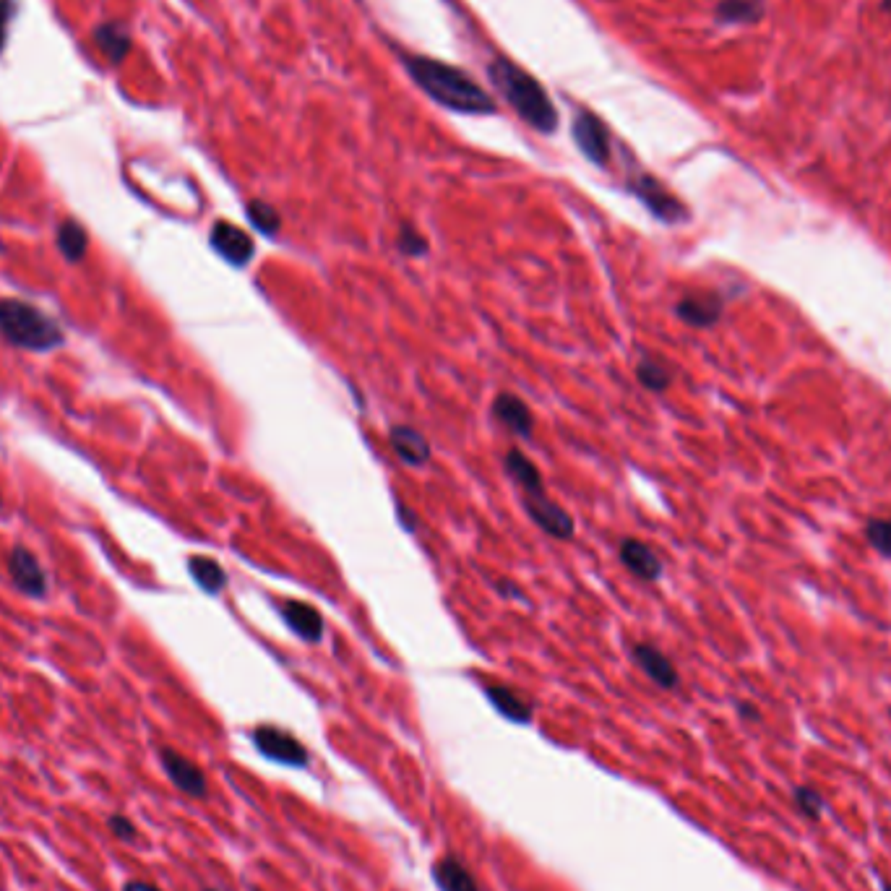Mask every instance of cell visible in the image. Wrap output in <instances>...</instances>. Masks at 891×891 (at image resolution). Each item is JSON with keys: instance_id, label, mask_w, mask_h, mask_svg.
Masks as SVG:
<instances>
[{"instance_id": "cell-1", "label": "cell", "mask_w": 891, "mask_h": 891, "mask_svg": "<svg viewBox=\"0 0 891 891\" xmlns=\"http://www.w3.org/2000/svg\"><path fill=\"white\" fill-rule=\"evenodd\" d=\"M407 68L417 86L449 110L469 115H485L495 110L490 94L459 68L446 66L441 60L420 58V55L407 60Z\"/></svg>"}, {"instance_id": "cell-2", "label": "cell", "mask_w": 891, "mask_h": 891, "mask_svg": "<svg viewBox=\"0 0 891 891\" xmlns=\"http://www.w3.org/2000/svg\"><path fill=\"white\" fill-rule=\"evenodd\" d=\"M490 79L516 113L522 115L524 123L542 133H553L558 128V110L535 76H529L511 60H495L490 63Z\"/></svg>"}, {"instance_id": "cell-3", "label": "cell", "mask_w": 891, "mask_h": 891, "mask_svg": "<svg viewBox=\"0 0 891 891\" xmlns=\"http://www.w3.org/2000/svg\"><path fill=\"white\" fill-rule=\"evenodd\" d=\"M0 337L29 352H50L63 344V329L27 300H0Z\"/></svg>"}, {"instance_id": "cell-4", "label": "cell", "mask_w": 891, "mask_h": 891, "mask_svg": "<svg viewBox=\"0 0 891 891\" xmlns=\"http://www.w3.org/2000/svg\"><path fill=\"white\" fill-rule=\"evenodd\" d=\"M253 746L261 756H266L274 764L303 769L308 764V748L300 743L292 733L274 725H261L253 730Z\"/></svg>"}, {"instance_id": "cell-5", "label": "cell", "mask_w": 891, "mask_h": 891, "mask_svg": "<svg viewBox=\"0 0 891 891\" xmlns=\"http://www.w3.org/2000/svg\"><path fill=\"white\" fill-rule=\"evenodd\" d=\"M628 185H631V191H634V196L639 198L641 204L647 206L654 217L667 222V225H678V222H686L688 219L686 206L680 204L678 198L667 191L660 180L652 178V175H636Z\"/></svg>"}, {"instance_id": "cell-6", "label": "cell", "mask_w": 891, "mask_h": 891, "mask_svg": "<svg viewBox=\"0 0 891 891\" xmlns=\"http://www.w3.org/2000/svg\"><path fill=\"white\" fill-rule=\"evenodd\" d=\"M574 141L581 149V154L594 162V165L605 167L610 162V133L600 118L589 110H579L574 118Z\"/></svg>"}, {"instance_id": "cell-7", "label": "cell", "mask_w": 891, "mask_h": 891, "mask_svg": "<svg viewBox=\"0 0 891 891\" xmlns=\"http://www.w3.org/2000/svg\"><path fill=\"white\" fill-rule=\"evenodd\" d=\"M159 759H162L165 774L170 777L172 785L178 787L180 792H185L188 798H206L209 795L206 774L201 772V766L193 764L191 759H185L183 753L172 751V748H162Z\"/></svg>"}, {"instance_id": "cell-8", "label": "cell", "mask_w": 891, "mask_h": 891, "mask_svg": "<svg viewBox=\"0 0 891 891\" xmlns=\"http://www.w3.org/2000/svg\"><path fill=\"white\" fill-rule=\"evenodd\" d=\"M524 509H527V514L532 516V522H535L545 535L555 537V540H571V537H574V519H571L558 503L550 501L545 493L527 495Z\"/></svg>"}, {"instance_id": "cell-9", "label": "cell", "mask_w": 891, "mask_h": 891, "mask_svg": "<svg viewBox=\"0 0 891 891\" xmlns=\"http://www.w3.org/2000/svg\"><path fill=\"white\" fill-rule=\"evenodd\" d=\"M212 248L232 266H248L253 253H256L251 235L240 230V227L225 222V219L212 227Z\"/></svg>"}, {"instance_id": "cell-10", "label": "cell", "mask_w": 891, "mask_h": 891, "mask_svg": "<svg viewBox=\"0 0 891 891\" xmlns=\"http://www.w3.org/2000/svg\"><path fill=\"white\" fill-rule=\"evenodd\" d=\"M722 297L717 292H691L675 305V313L683 324L693 329H709L722 318Z\"/></svg>"}, {"instance_id": "cell-11", "label": "cell", "mask_w": 891, "mask_h": 891, "mask_svg": "<svg viewBox=\"0 0 891 891\" xmlns=\"http://www.w3.org/2000/svg\"><path fill=\"white\" fill-rule=\"evenodd\" d=\"M8 574H11V581L24 594L42 597L47 592V576L42 571L40 561L27 548H21V545H16L11 550V555H8Z\"/></svg>"}, {"instance_id": "cell-12", "label": "cell", "mask_w": 891, "mask_h": 891, "mask_svg": "<svg viewBox=\"0 0 891 891\" xmlns=\"http://www.w3.org/2000/svg\"><path fill=\"white\" fill-rule=\"evenodd\" d=\"M493 417L503 428L514 433L519 438H532L535 433V420H532V412L524 404V399H519L516 394H498L493 402Z\"/></svg>"}, {"instance_id": "cell-13", "label": "cell", "mask_w": 891, "mask_h": 891, "mask_svg": "<svg viewBox=\"0 0 891 891\" xmlns=\"http://www.w3.org/2000/svg\"><path fill=\"white\" fill-rule=\"evenodd\" d=\"M282 618L284 623L292 628V634H297L303 641H311L318 644L324 639V618L313 605L300 600H284L282 602Z\"/></svg>"}, {"instance_id": "cell-14", "label": "cell", "mask_w": 891, "mask_h": 891, "mask_svg": "<svg viewBox=\"0 0 891 891\" xmlns=\"http://www.w3.org/2000/svg\"><path fill=\"white\" fill-rule=\"evenodd\" d=\"M631 657L641 667V673L647 675L649 680H654L660 688H667V691L678 688V670H675L673 662L667 660L657 647H652V644H636Z\"/></svg>"}, {"instance_id": "cell-15", "label": "cell", "mask_w": 891, "mask_h": 891, "mask_svg": "<svg viewBox=\"0 0 891 891\" xmlns=\"http://www.w3.org/2000/svg\"><path fill=\"white\" fill-rule=\"evenodd\" d=\"M621 563L631 571V574L639 576V579L644 581H657L662 574L660 555L654 553L647 542L634 540V537H628V540L621 542Z\"/></svg>"}, {"instance_id": "cell-16", "label": "cell", "mask_w": 891, "mask_h": 891, "mask_svg": "<svg viewBox=\"0 0 891 891\" xmlns=\"http://www.w3.org/2000/svg\"><path fill=\"white\" fill-rule=\"evenodd\" d=\"M391 451L399 456V462L410 464V467H423L430 459V443L425 441V436L420 430L410 428V425H396L391 428Z\"/></svg>"}, {"instance_id": "cell-17", "label": "cell", "mask_w": 891, "mask_h": 891, "mask_svg": "<svg viewBox=\"0 0 891 891\" xmlns=\"http://www.w3.org/2000/svg\"><path fill=\"white\" fill-rule=\"evenodd\" d=\"M433 881L441 891H480V884L472 876V871L454 855H443L441 860H436Z\"/></svg>"}, {"instance_id": "cell-18", "label": "cell", "mask_w": 891, "mask_h": 891, "mask_svg": "<svg viewBox=\"0 0 891 891\" xmlns=\"http://www.w3.org/2000/svg\"><path fill=\"white\" fill-rule=\"evenodd\" d=\"M485 696L490 699L498 714H503L506 720L516 722V725H527L532 720V707H529L527 701L509 686H501V683H490L485 686Z\"/></svg>"}, {"instance_id": "cell-19", "label": "cell", "mask_w": 891, "mask_h": 891, "mask_svg": "<svg viewBox=\"0 0 891 891\" xmlns=\"http://www.w3.org/2000/svg\"><path fill=\"white\" fill-rule=\"evenodd\" d=\"M94 42L102 50V55L110 60V66H120L128 58V53H131V34L120 27V24H115V21L99 24L94 29Z\"/></svg>"}, {"instance_id": "cell-20", "label": "cell", "mask_w": 891, "mask_h": 891, "mask_svg": "<svg viewBox=\"0 0 891 891\" xmlns=\"http://www.w3.org/2000/svg\"><path fill=\"white\" fill-rule=\"evenodd\" d=\"M503 467H506V472H509L511 480H514L516 485H519V488H522L527 495L545 493V488H542L540 469H537L535 462H532V459H527V456H524L519 449H511L509 454L503 456Z\"/></svg>"}, {"instance_id": "cell-21", "label": "cell", "mask_w": 891, "mask_h": 891, "mask_svg": "<svg viewBox=\"0 0 891 891\" xmlns=\"http://www.w3.org/2000/svg\"><path fill=\"white\" fill-rule=\"evenodd\" d=\"M766 14V0H720L714 11L720 24H756Z\"/></svg>"}, {"instance_id": "cell-22", "label": "cell", "mask_w": 891, "mask_h": 891, "mask_svg": "<svg viewBox=\"0 0 891 891\" xmlns=\"http://www.w3.org/2000/svg\"><path fill=\"white\" fill-rule=\"evenodd\" d=\"M58 248L66 256L68 264H79L84 261L86 248H89V235L76 219H66L58 227Z\"/></svg>"}, {"instance_id": "cell-23", "label": "cell", "mask_w": 891, "mask_h": 891, "mask_svg": "<svg viewBox=\"0 0 891 891\" xmlns=\"http://www.w3.org/2000/svg\"><path fill=\"white\" fill-rule=\"evenodd\" d=\"M188 568H191V576L196 579V584L204 589V592L219 594L222 589L227 587L225 568L219 566L214 558H206V555H193L191 561H188Z\"/></svg>"}, {"instance_id": "cell-24", "label": "cell", "mask_w": 891, "mask_h": 891, "mask_svg": "<svg viewBox=\"0 0 891 891\" xmlns=\"http://www.w3.org/2000/svg\"><path fill=\"white\" fill-rule=\"evenodd\" d=\"M636 378L649 391H667L670 383H673V373L662 363H657V360H649V357L636 365Z\"/></svg>"}, {"instance_id": "cell-25", "label": "cell", "mask_w": 891, "mask_h": 891, "mask_svg": "<svg viewBox=\"0 0 891 891\" xmlns=\"http://www.w3.org/2000/svg\"><path fill=\"white\" fill-rule=\"evenodd\" d=\"M248 219H251V225L256 227L261 235H266V238L277 235L279 225H282L277 209L266 204V201H251V204H248Z\"/></svg>"}, {"instance_id": "cell-26", "label": "cell", "mask_w": 891, "mask_h": 891, "mask_svg": "<svg viewBox=\"0 0 891 891\" xmlns=\"http://www.w3.org/2000/svg\"><path fill=\"white\" fill-rule=\"evenodd\" d=\"M865 540L871 542L873 550H878L884 558H891V516L871 519L865 524Z\"/></svg>"}, {"instance_id": "cell-27", "label": "cell", "mask_w": 891, "mask_h": 891, "mask_svg": "<svg viewBox=\"0 0 891 891\" xmlns=\"http://www.w3.org/2000/svg\"><path fill=\"white\" fill-rule=\"evenodd\" d=\"M396 245H399V251H402L404 256H410V258H420L428 253V240H425L423 232H417L410 222H404V225L399 227V238H396Z\"/></svg>"}, {"instance_id": "cell-28", "label": "cell", "mask_w": 891, "mask_h": 891, "mask_svg": "<svg viewBox=\"0 0 891 891\" xmlns=\"http://www.w3.org/2000/svg\"><path fill=\"white\" fill-rule=\"evenodd\" d=\"M795 803H798L800 813L808 816V819H821L824 816V798L811 787H798L795 790Z\"/></svg>"}, {"instance_id": "cell-29", "label": "cell", "mask_w": 891, "mask_h": 891, "mask_svg": "<svg viewBox=\"0 0 891 891\" xmlns=\"http://www.w3.org/2000/svg\"><path fill=\"white\" fill-rule=\"evenodd\" d=\"M107 826H110V832H113L118 839H123V842H136V839H139V832H136L133 821L128 819V816H123V813L110 816Z\"/></svg>"}, {"instance_id": "cell-30", "label": "cell", "mask_w": 891, "mask_h": 891, "mask_svg": "<svg viewBox=\"0 0 891 891\" xmlns=\"http://www.w3.org/2000/svg\"><path fill=\"white\" fill-rule=\"evenodd\" d=\"M14 14H16V0H0V53H3V47H6L8 27H11Z\"/></svg>"}, {"instance_id": "cell-31", "label": "cell", "mask_w": 891, "mask_h": 891, "mask_svg": "<svg viewBox=\"0 0 891 891\" xmlns=\"http://www.w3.org/2000/svg\"><path fill=\"white\" fill-rule=\"evenodd\" d=\"M738 714H740V717H743V720H751V722H759L761 720L759 709L753 707V704H748V701H738Z\"/></svg>"}, {"instance_id": "cell-32", "label": "cell", "mask_w": 891, "mask_h": 891, "mask_svg": "<svg viewBox=\"0 0 891 891\" xmlns=\"http://www.w3.org/2000/svg\"><path fill=\"white\" fill-rule=\"evenodd\" d=\"M498 589H501V594H506V597H514V600H519V602H527V597L522 594V589L514 587L511 581H501V584H498Z\"/></svg>"}, {"instance_id": "cell-33", "label": "cell", "mask_w": 891, "mask_h": 891, "mask_svg": "<svg viewBox=\"0 0 891 891\" xmlns=\"http://www.w3.org/2000/svg\"><path fill=\"white\" fill-rule=\"evenodd\" d=\"M123 891H162V889H157V886L149 884V881H128V884L123 886Z\"/></svg>"}, {"instance_id": "cell-34", "label": "cell", "mask_w": 891, "mask_h": 891, "mask_svg": "<svg viewBox=\"0 0 891 891\" xmlns=\"http://www.w3.org/2000/svg\"><path fill=\"white\" fill-rule=\"evenodd\" d=\"M884 8L886 11H891V0H884Z\"/></svg>"}, {"instance_id": "cell-35", "label": "cell", "mask_w": 891, "mask_h": 891, "mask_svg": "<svg viewBox=\"0 0 891 891\" xmlns=\"http://www.w3.org/2000/svg\"><path fill=\"white\" fill-rule=\"evenodd\" d=\"M881 889H884V891H891V884H881Z\"/></svg>"}, {"instance_id": "cell-36", "label": "cell", "mask_w": 891, "mask_h": 891, "mask_svg": "<svg viewBox=\"0 0 891 891\" xmlns=\"http://www.w3.org/2000/svg\"><path fill=\"white\" fill-rule=\"evenodd\" d=\"M0 509H3V498H0Z\"/></svg>"}, {"instance_id": "cell-37", "label": "cell", "mask_w": 891, "mask_h": 891, "mask_svg": "<svg viewBox=\"0 0 891 891\" xmlns=\"http://www.w3.org/2000/svg\"><path fill=\"white\" fill-rule=\"evenodd\" d=\"M206 891H217V889H206Z\"/></svg>"}]
</instances>
